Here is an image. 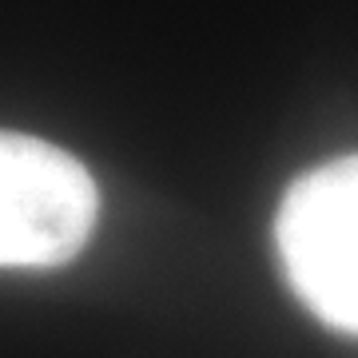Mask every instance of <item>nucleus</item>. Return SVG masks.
<instances>
[{"label": "nucleus", "instance_id": "2", "mask_svg": "<svg viewBox=\"0 0 358 358\" xmlns=\"http://www.w3.org/2000/svg\"><path fill=\"white\" fill-rule=\"evenodd\" d=\"M100 195L56 143L0 131V267H60L92 239Z\"/></svg>", "mask_w": 358, "mask_h": 358}, {"label": "nucleus", "instance_id": "1", "mask_svg": "<svg viewBox=\"0 0 358 358\" xmlns=\"http://www.w3.org/2000/svg\"><path fill=\"white\" fill-rule=\"evenodd\" d=\"M279 259L303 307L343 334H358V155L299 176L275 219Z\"/></svg>", "mask_w": 358, "mask_h": 358}]
</instances>
